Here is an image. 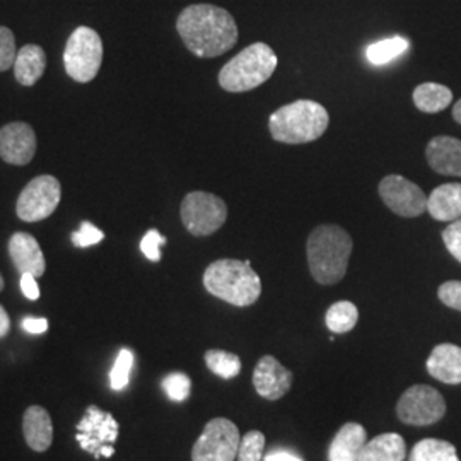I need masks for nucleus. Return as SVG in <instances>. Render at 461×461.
<instances>
[{"mask_svg": "<svg viewBox=\"0 0 461 461\" xmlns=\"http://www.w3.org/2000/svg\"><path fill=\"white\" fill-rule=\"evenodd\" d=\"M176 30L185 47L200 59L221 57L238 43L234 17L212 4L185 7L176 21Z\"/></svg>", "mask_w": 461, "mask_h": 461, "instance_id": "f257e3e1", "label": "nucleus"}, {"mask_svg": "<svg viewBox=\"0 0 461 461\" xmlns=\"http://www.w3.org/2000/svg\"><path fill=\"white\" fill-rule=\"evenodd\" d=\"M354 241L337 224L316 226L306 243L308 265L313 279L321 285H333L346 277Z\"/></svg>", "mask_w": 461, "mask_h": 461, "instance_id": "f03ea898", "label": "nucleus"}, {"mask_svg": "<svg viewBox=\"0 0 461 461\" xmlns=\"http://www.w3.org/2000/svg\"><path fill=\"white\" fill-rule=\"evenodd\" d=\"M330 115L316 101L297 99L274 112L268 118V131L274 140L282 144H310L327 132Z\"/></svg>", "mask_w": 461, "mask_h": 461, "instance_id": "7ed1b4c3", "label": "nucleus"}, {"mask_svg": "<svg viewBox=\"0 0 461 461\" xmlns=\"http://www.w3.org/2000/svg\"><path fill=\"white\" fill-rule=\"evenodd\" d=\"M203 287L209 294L232 306L247 308L262 294V280L251 268V262L222 258L203 272Z\"/></svg>", "mask_w": 461, "mask_h": 461, "instance_id": "20e7f679", "label": "nucleus"}, {"mask_svg": "<svg viewBox=\"0 0 461 461\" xmlns=\"http://www.w3.org/2000/svg\"><path fill=\"white\" fill-rule=\"evenodd\" d=\"M277 64L276 51L267 43H253L221 68L219 84L228 93L253 91L274 76Z\"/></svg>", "mask_w": 461, "mask_h": 461, "instance_id": "39448f33", "label": "nucleus"}, {"mask_svg": "<svg viewBox=\"0 0 461 461\" xmlns=\"http://www.w3.org/2000/svg\"><path fill=\"white\" fill-rule=\"evenodd\" d=\"M103 62V41L99 34L81 26L70 34L64 51L67 74L77 83H89L98 76Z\"/></svg>", "mask_w": 461, "mask_h": 461, "instance_id": "423d86ee", "label": "nucleus"}, {"mask_svg": "<svg viewBox=\"0 0 461 461\" xmlns=\"http://www.w3.org/2000/svg\"><path fill=\"white\" fill-rule=\"evenodd\" d=\"M183 226L197 238L211 236L228 219V205L222 198L207 192H192L182 202Z\"/></svg>", "mask_w": 461, "mask_h": 461, "instance_id": "0eeeda50", "label": "nucleus"}, {"mask_svg": "<svg viewBox=\"0 0 461 461\" xmlns=\"http://www.w3.org/2000/svg\"><path fill=\"white\" fill-rule=\"evenodd\" d=\"M396 415L407 426H432L446 415L445 396L429 384H413L400 396Z\"/></svg>", "mask_w": 461, "mask_h": 461, "instance_id": "6e6552de", "label": "nucleus"}, {"mask_svg": "<svg viewBox=\"0 0 461 461\" xmlns=\"http://www.w3.org/2000/svg\"><path fill=\"white\" fill-rule=\"evenodd\" d=\"M118 430V422L112 413L103 412L96 405H89L77 424L76 439L84 451L93 455L96 460L110 458L115 453L113 445Z\"/></svg>", "mask_w": 461, "mask_h": 461, "instance_id": "1a4fd4ad", "label": "nucleus"}, {"mask_svg": "<svg viewBox=\"0 0 461 461\" xmlns=\"http://www.w3.org/2000/svg\"><path fill=\"white\" fill-rule=\"evenodd\" d=\"M241 443L240 429L224 417L212 419L192 449V461H234Z\"/></svg>", "mask_w": 461, "mask_h": 461, "instance_id": "9d476101", "label": "nucleus"}, {"mask_svg": "<svg viewBox=\"0 0 461 461\" xmlns=\"http://www.w3.org/2000/svg\"><path fill=\"white\" fill-rule=\"evenodd\" d=\"M62 197L60 182L51 176L43 175L24 186L17 198V217L24 222H38L55 212Z\"/></svg>", "mask_w": 461, "mask_h": 461, "instance_id": "9b49d317", "label": "nucleus"}, {"mask_svg": "<svg viewBox=\"0 0 461 461\" xmlns=\"http://www.w3.org/2000/svg\"><path fill=\"white\" fill-rule=\"evenodd\" d=\"M379 197L383 203L400 217H419L428 211V197L419 185L400 176L388 175L378 186Z\"/></svg>", "mask_w": 461, "mask_h": 461, "instance_id": "f8f14e48", "label": "nucleus"}, {"mask_svg": "<svg viewBox=\"0 0 461 461\" xmlns=\"http://www.w3.org/2000/svg\"><path fill=\"white\" fill-rule=\"evenodd\" d=\"M36 152V135L32 125L14 122L0 129V158L14 166L32 163Z\"/></svg>", "mask_w": 461, "mask_h": 461, "instance_id": "ddd939ff", "label": "nucleus"}, {"mask_svg": "<svg viewBox=\"0 0 461 461\" xmlns=\"http://www.w3.org/2000/svg\"><path fill=\"white\" fill-rule=\"evenodd\" d=\"M253 386L262 398L276 402L291 390L293 373L285 369L274 356H265L255 366Z\"/></svg>", "mask_w": 461, "mask_h": 461, "instance_id": "4468645a", "label": "nucleus"}, {"mask_svg": "<svg viewBox=\"0 0 461 461\" xmlns=\"http://www.w3.org/2000/svg\"><path fill=\"white\" fill-rule=\"evenodd\" d=\"M429 166L445 176L461 178V140L449 135H438L429 140L426 148Z\"/></svg>", "mask_w": 461, "mask_h": 461, "instance_id": "2eb2a0df", "label": "nucleus"}, {"mask_svg": "<svg viewBox=\"0 0 461 461\" xmlns=\"http://www.w3.org/2000/svg\"><path fill=\"white\" fill-rule=\"evenodd\" d=\"M9 255L21 274H32L36 279L45 274V257L32 234L16 232L9 241Z\"/></svg>", "mask_w": 461, "mask_h": 461, "instance_id": "dca6fc26", "label": "nucleus"}, {"mask_svg": "<svg viewBox=\"0 0 461 461\" xmlns=\"http://www.w3.org/2000/svg\"><path fill=\"white\" fill-rule=\"evenodd\" d=\"M428 373L446 384H461V347L439 344L429 356Z\"/></svg>", "mask_w": 461, "mask_h": 461, "instance_id": "f3484780", "label": "nucleus"}, {"mask_svg": "<svg viewBox=\"0 0 461 461\" xmlns=\"http://www.w3.org/2000/svg\"><path fill=\"white\" fill-rule=\"evenodd\" d=\"M367 443V432L357 422H347L335 434L329 449V461H359Z\"/></svg>", "mask_w": 461, "mask_h": 461, "instance_id": "a211bd4d", "label": "nucleus"}, {"mask_svg": "<svg viewBox=\"0 0 461 461\" xmlns=\"http://www.w3.org/2000/svg\"><path fill=\"white\" fill-rule=\"evenodd\" d=\"M23 432L26 443L33 451H47L53 443V424L50 413L40 405L30 407L23 417Z\"/></svg>", "mask_w": 461, "mask_h": 461, "instance_id": "6ab92c4d", "label": "nucleus"}, {"mask_svg": "<svg viewBox=\"0 0 461 461\" xmlns=\"http://www.w3.org/2000/svg\"><path fill=\"white\" fill-rule=\"evenodd\" d=\"M428 212L441 222L461 219V183H445L428 197Z\"/></svg>", "mask_w": 461, "mask_h": 461, "instance_id": "aec40b11", "label": "nucleus"}, {"mask_svg": "<svg viewBox=\"0 0 461 461\" xmlns=\"http://www.w3.org/2000/svg\"><path fill=\"white\" fill-rule=\"evenodd\" d=\"M407 445L396 432H384L366 443L359 461H405Z\"/></svg>", "mask_w": 461, "mask_h": 461, "instance_id": "412c9836", "label": "nucleus"}, {"mask_svg": "<svg viewBox=\"0 0 461 461\" xmlns=\"http://www.w3.org/2000/svg\"><path fill=\"white\" fill-rule=\"evenodd\" d=\"M47 68V55L38 45H24L17 51L14 76L21 86H34L41 79Z\"/></svg>", "mask_w": 461, "mask_h": 461, "instance_id": "4be33fe9", "label": "nucleus"}, {"mask_svg": "<svg viewBox=\"0 0 461 461\" xmlns=\"http://www.w3.org/2000/svg\"><path fill=\"white\" fill-rule=\"evenodd\" d=\"M412 99L417 110L434 115L453 103V93L443 84L424 83L413 89Z\"/></svg>", "mask_w": 461, "mask_h": 461, "instance_id": "5701e85b", "label": "nucleus"}, {"mask_svg": "<svg viewBox=\"0 0 461 461\" xmlns=\"http://www.w3.org/2000/svg\"><path fill=\"white\" fill-rule=\"evenodd\" d=\"M409 461H460L456 447L445 439L428 438L413 446Z\"/></svg>", "mask_w": 461, "mask_h": 461, "instance_id": "b1692460", "label": "nucleus"}, {"mask_svg": "<svg viewBox=\"0 0 461 461\" xmlns=\"http://www.w3.org/2000/svg\"><path fill=\"white\" fill-rule=\"evenodd\" d=\"M409 45H411L409 40L403 36L386 38L369 45L366 50V57L373 66H384L398 59L402 53H405Z\"/></svg>", "mask_w": 461, "mask_h": 461, "instance_id": "393cba45", "label": "nucleus"}, {"mask_svg": "<svg viewBox=\"0 0 461 461\" xmlns=\"http://www.w3.org/2000/svg\"><path fill=\"white\" fill-rule=\"evenodd\" d=\"M357 321H359V310L350 301H339L331 304L325 316V323L333 333H347L354 330Z\"/></svg>", "mask_w": 461, "mask_h": 461, "instance_id": "a878e982", "label": "nucleus"}, {"mask_svg": "<svg viewBox=\"0 0 461 461\" xmlns=\"http://www.w3.org/2000/svg\"><path fill=\"white\" fill-rule=\"evenodd\" d=\"M205 364L219 378L232 379L241 373V359L226 350H207Z\"/></svg>", "mask_w": 461, "mask_h": 461, "instance_id": "bb28decb", "label": "nucleus"}, {"mask_svg": "<svg viewBox=\"0 0 461 461\" xmlns=\"http://www.w3.org/2000/svg\"><path fill=\"white\" fill-rule=\"evenodd\" d=\"M133 367V354L129 348H122L118 357H116L113 369L110 373V386L115 392H122L129 381H131V373Z\"/></svg>", "mask_w": 461, "mask_h": 461, "instance_id": "cd10ccee", "label": "nucleus"}, {"mask_svg": "<svg viewBox=\"0 0 461 461\" xmlns=\"http://www.w3.org/2000/svg\"><path fill=\"white\" fill-rule=\"evenodd\" d=\"M265 449V436L260 430H249L240 443L238 461H262Z\"/></svg>", "mask_w": 461, "mask_h": 461, "instance_id": "c85d7f7f", "label": "nucleus"}, {"mask_svg": "<svg viewBox=\"0 0 461 461\" xmlns=\"http://www.w3.org/2000/svg\"><path fill=\"white\" fill-rule=\"evenodd\" d=\"M163 390L173 402H183L192 392V379L183 373H171L163 379Z\"/></svg>", "mask_w": 461, "mask_h": 461, "instance_id": "c756f323", "label": "nucleus"}, {"mask_svg": "<svg viewBox=\"0 0 461 461\" xmlns=\"http://www.w3.org/2000/svg\"><path fill=\"white\" fill-rule=\"evenodd\" d=\"M16 40H14V34L5 28V26H0V72L11 68L16 62Z\"/></svg>", "mask_w": 461, "mask_h": 461, "instance_id": "7c9ffc66", "label": "nucleus"}, {"mask_svg": "<svg viewBox=\"0 0 461 461\" xmlns=\"http://www.w3.org/2000/svg\"><path fill=\"white\" fill-rule=\"evenodd\" d=\"M166 245V238L158 230H150L140 241V249L150 262L161 260V247Z\"/></svg>", "mask_w": 461, "mask_h": 461, "instance_id": "2f4dec72", "label": "nucleus"}, {"mask_svg": "<svg viewBox=\"0 0 461 461\" xmlns=\"http://www.w3.org/2000/svg\"><path fill=\"white\" fill-rule=\"evenodd\" d=\"M438 297L447 308L461 312V280H447L441 284L438 289Z\"/></svg>", "mask_w": 461, "mask_h": 461, "instance_id": "473e14b6", "label": "nucleus"}, {"mask_svg": "<svg viewBox=\"0 0 461 461\" xmlns=\"http://www.w3.org/2000/svg\"><path fill=\"white\" fill-rule=\"evenodd\" d=\"M104 232L99 230L96 226H93L91 222H83L79 230L72 232V243L77 248L93 247L103 241Z\"/></svg>", "mask_w": 461, "mask_h": 461, "instance_id": "72a5a7b5", "label": "nucleus"}, {"mask_svg": "<svg viewBox=\"0 0 461 461\" xmlns=\"http://www.w3.org/2000/svg\"><path fill=\"white\" fill-rule=\"evenodd\" d=\"M443 241H445L446 249L461 264V219L453 221L443 230Z\"/></svg>", "mask_w": 461, "mask_h": 461, "instance_id": "f704fd0d", "label": "nucleus"}, {"mask_svg": "<svg viewBox=\"0 0 461 461\" xmlns=\"http://www.w3.org/2000/svg\"><path fill=\"white\" fill-rule=\"evenodd\" d=\"M21 291L28 299L36 301L40 297V287L36 284V277L32 274H21Z\"/></svg>", "mask_w": 461, "mask_h": 461, "instance_id": "c9c22d12", "label": "nucleus"}, {"mask_svg": "<svg viewBox=\"0 0 461 461\" xmlns=\"http://www.w3.org/2000/svg\"><path fill=\"white\" fill-rule=\"evenodd\" d=\"M23 329L32 335H41L49 330V321L45 318H24Z\"/></svg>", "mask_w": 461, "mask_h": 461, "instance_id": "e433bc0d", "label": "nucleus"}, {"mask_svg": "<svg viewBox=\"0 0 461 461\" xmlns=\"http://www.w3.org/2000/svg\"><path fill=\"white\" fill-rule=\"evenodd\" d=\"M265 461H303L291 451H272L265 456Z\"/></svg>", "mask_w": 461, "mask_h": 461, "instance_id": "4c0bfd02", "label": "nucleus"}, {"mask_svg": "<svg viewBox=\"0 0 461 461\" xmlns=\"http://www.w3.org/2000/svg\"><path fill=\"white\" fill-rule=\"evenodd\" d=\"M9 330H11V318L0 304V339H4L9 333Z\"/></svg>", "mask_w": 461, "mask_h": 461, "instance_id": "58836bf2", "label": "nucleus"}, {"mask_svg": "<svg viewBox=\"0 0 461 461\" xmlns=\"http://www.w3.org/2000/svg\"><path fill=\"white\" fill-rule=\"evenodd\" d=\"M453 120L461 125V99H458L453 106Z\"/></svg>", "mask_w": 461, "mask_h": 461, "instance_id": "ea45409f", "label": "nucleus"}, {"mask_svg": "<svg viewBox=\"0 0 461 461\" xmlns=\"http://www.w3.org/2000/svg\"><path fill=\"white\" fill-rule=\"evenodd\" d=\"M4 289V279H2V276H0V291Z\"/></svg>", "mask_w": 461, "mask_h": 461, "instance_id": "a19ab883", "label": "nucleus"}]
</instances>
